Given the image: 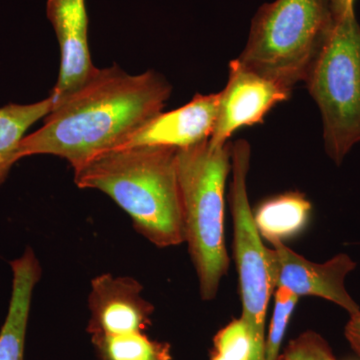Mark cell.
<instances>
[{"label": "cell", "instance_id": "6da1fadb", "mask_svg": "<svg viewBox=\"0 0 360 360\" xmlns=\"http://www.w3.org/2000/svg\"><path fill=\"white\" fill-rule=\"evenodd\" d=\"M172 90L156 71L134 75L116 65L98 68L52 110L39 129L25 135L18 160L58 156L77 172L97 156L122 148L130 135L162 111Z\"/></svg>", "mask_w": 360, "mask_h": 360}, {"label": "cell", "instance_id": "7a4b0ae2", "mask_svg": "<svg viewBox=\"0 0 360 360\" xmlns=\"http://www.w3.org/2000/svg\"><path fill=\"white\" fill-rule=\"evenodd\" d=\"M176 149H113L75 172L79 188L108 194L158 248L184 243Z\"/></svg>", "mask_w": 360, "mask_h": 360}, {"label": "cell", "instance_id": "3957f363", "mask_svg": "<svg viewBox=\"0 0 360 360\" xmlns=\"http://www.w3.org/2000/svg\"><path fill=\"white\" fill-rule=\"evenodd\" d=\"M232 144L210 141L177 151L184 243L188 245L203 300L217 295L229 257L225 245L224 189L231 169Z\"/></svg>", "mask_w": 360, "mask_h": 360}, {"label": "cell", "instance_id": "277c9868", "mask_svg": "<svg viewBox=\"0 0 360 360\" xmlns=\"http://www.w3.org/2000/svg\"><path fill=\"white\" fill-rule=\"evenodd\" d=\"M335 20L329 0H276L258 9L236 60L283 89L305 82Z\"/></svg>", "mask_w": 360, "mask_h": 360}, {"label": "cell", "instance_id": "5b68a950", "mask_svg": "<svg viewBox=\"0 0 360 360\" xmlns=\"http://www.w3.org/2000/svg\"><path fill=\"white\" fill-rule=\"evenodd\" d=\"M305 84L321 110L326 153L340 165L360 142V25L355 11L335 20Z\"/></svg>", "mask_w": 360, "mask_h": 360}, {"label": "cell", "instance_id": "8992f818", "mask_svg": "<svg viewBox=\"0 0 360 360\" xmlns=\"http://www.w3.org/2000/svg\"><path fill=\"white\" fill-rule=\"evenodd\" d=\"M250 146L238 141L232 144V181L229 205L233 219V251L240 288L243 315L251 340L250 360H265V315L270 296V283L262 236L255 226L248 194Z\"/></svg>", "mask_w": 360, "mask_h": 360}, {"label": "cell", "instance_id": "52a82bcc", "mask_svg": "<svg viewBox=\"0 0 360 360\" xmlns=\"http://www.w3.org/2000/svg\"><path fill=\"white\" fill-rule=\"evenodd\" d=\"M272 248H264L265 262L270 283L292 291L300 296H316L338 305L349 314L360 312L345 288V279L356 267V262L347 253H340L324 262L315 264L295 252L278 239L269 240Z\"/></svg>", "mask_w": 360, "mask_h": 360}, {"label": "cell", "instance_id": "ba28073f", "mask_svg": "<svg viewBox=\"0 0 360 360\" xmlns=\"http://www.w3.org/2000/svg\"><path fill=\"white\" fill-rule=\"evenodd\" d=\"M220 94L219 110L210 143H229L236 130L264 123L265 115L276 104L290 99L291 91L241 65L229 63V77Z\"/></svg>", "mask_w": 360, "mask_h": 360}, {"label": "cell", "instance_id": "9c48e42d", "mask_svg": "<svg viewBox=\"0 0 360 360\" xmlns=\"http://www.w3.org/2000/svg\"><path fill=\"white\" fill-rule=\"evenodd\" d=\"M142 290L141 284L129 276L103 274L92 279L87 333L90 335L146 333L153 324L155 307L142 297Z\"/></svg>", "mask_w": 360, "mask_h": 360}, {"label": "cell", "instance_id": "30bf717a", "mask_svg": "<svg viewBox=\"0 0 360 360\" xmlns=\"http://www.w3.org/2000/svg\"><path fill=\"white\" fill-rule=\"evenodd\" d=\"M46 15L60 49L58 79L49 94L56 108L86 84L98 68L90 56L85 0H47Z\"/></svg>", "mask_w": 360, "mask_h": 360}, {"label": "cell", "instance_id": "8fae6325", "mask_svg": "<svg viewBox=\"0 0 360 360\" xmlns=\"http://www.w3.org/2000/svg\"><path fill=\"white\" fill-rule=\"evenodd\" d=\"M219 99L220 94H196L182 108L161 111L130 135L120 148L153 146L181 150L210 141Z\"/></svg>", "mask_w": 360, "mask_h": 360}, {"label": "cell", "instance_id": "7c38bea8", "mask_svg": "<svg viewBox=\"0 0 360 360\" xmlns=\"http://www.w3.org/2000/svg\"><path fill=\"white\" fill-rule=\"evenodd\" d=\"M13 291L6 321L0 330V360H25L26 333L33 291L41 266L32 248L11 262Z\"/></svg>", "mask_w": 360, "mask_h": 360}, {"label": "cell", "instance_id": "4fadbf2b", "mask_svg": "<svg viewBox=\"0 0 360 360\" xmlns=\"http://www.w3.org/2000/svg\"><path fill=\"white\" fill-rule=\"evenodd\" d=\"M310 212L311 203L304 194L290 191L262 202L253 219L262 238L283 241L304 229Z\"/></svg>", "mask_w": 360, "mask_h": 360}, {"label": "cell", "instance_id": "5bb4252c", "mask_svg": "<svg viewBox=\"0 0 360 360\" xmlns=\"http://www.w3.org/2000/svg\"><path fill=\"white\" fill-rule=\"evenodd\" d=\"M54 108L49 96L34 103H9L0 106V186L4 184L13 165L18 151L27 130L46 117Z\"/></svg>", "mask_w": 360, "mask_h": 360}, {"label": "cell", "instance_id": "9a60e30c", "mask_svg": "<svg viewBox=\"0 0 360 360\" xmlns=\"http://www.w3.org/2000/svg\"><path fill=\"white\" fill-rule=\"evenodd\" d=\"M90 338L96 360H172L169 343L151 340L146 333Z\"/></svg>", "mask_w": 360, "mask_h": 360}, {"label": "cell", "instance_id": "2e32d148", "mask_svg": "<svg viewBox=\"0 0 360 360\" xmlns=\"http://www.w3.org/2000/svg\"><path fill=\"white\" fill-rule=\"evenodd\" d=\"M251 340L243 319H232L213 338L210 360H250Z\"/></svg>", "mask_w": 360, "mask_h": 360}, {"label": "cell", "instance_id": "e0dca14e", "mask_svg": "<svg viewBox=\"0 0 360 360\" xmlns=\"http://www.w3.org/2000/svg\"><path fill=\"white\" fill-rule=\"evenodd\" d=\"M276 304L270 322L269 335L265 338V360H278L286 329L298 302V296L286 288L276 290Z\"/></svg>", "mask_w": 360, "mask_h": 360}, {"label": "cell", "instance_id": "ac0fdd59", "mask_svg": "<svg viewBox=\"0 0 360 360\" xmlns=\"http://www.w3.org/2000/svg\"><path fill=\"white\" fill-rule=\"evenodd\" d=\"M333 357L328 341L319 333L307 330L290 340L278 360H333Z\"/></svg>", "mask_w": 360, "mask_h": 360}, {"label": "cell", "instance_id": "d6986e66", "mask_svg": "<svg viewBox=\"0 0 360 360\" xmlns=\"http://www.w3.org/2000/svg\"><path fill=\"white\" fill-rule=\"evenodd\" d=\"M345 338L352 349L360 356V312L349 316L345 328Z\"/></svg>", "mask_w": 360, "mask_h": 360}, {"label": "cell", "instance_id": "ffe728a7", "mask_svg": "<svg viewBox=\"0 0 360 360\" xmlns=\"http://www.w3.org/2000/svg\"><path fill=\"white\" fill-rule=\"evenodd\" d=\"M335 20L343 18L349 11H354L355 0H329Z\"/></svg>", "mask_w": 360, "mask_h": 360}, {"label": "cell", "instance_id": "44dd1931", "mask_svg": "<svg viewBox=\"0 0 360 360\" xmlns=\"http://www.w3.org/2000/svg\"><path fill=\"white\" fill-rule=\"evenodd\" d=\"M333 360H338V359H336L335 356V357H333Z\"/></svg>", "mask_w": 360, "mask_h": 360}]
</instances>
